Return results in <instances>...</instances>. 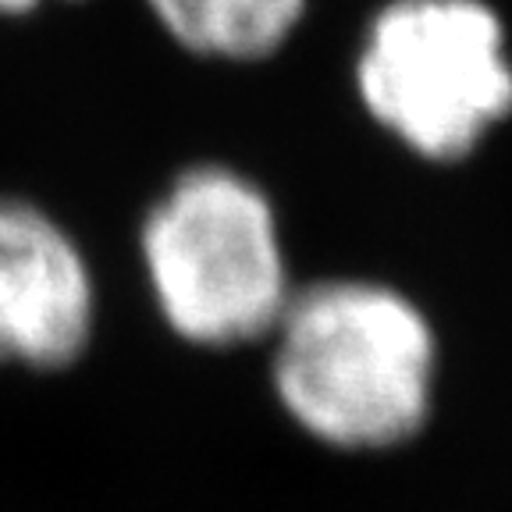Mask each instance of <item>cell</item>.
Returning <instances> with one entry per match:
<instances>
[{"mask_svg":"<svg viewBox=\"0 0 512 512\" xmlns=\"http://www.w3.org/2000/svg\"><path fill=\"white\" fill-rule=\"evenodd\" d=\"M274 331L278 399L313 438L388 448L424 427L434 331L395 288L324 281L288 299Z\"/></svg>","mask_w":512,"mask_h":512,"instance_id":"cell-1","label":"cell"},{"mask_svg":"<svg viewBox=\"0 0 512 512\" xmlns=\"http://www.w3.org/2000/svg\"><path fill=\"white\" fill-rule=\"evenodd\" d=\"M139 260L164 324L192 345L253 342L292 299L271 203L228 168L168 185L139 224Z\"/></svg>","mask_w":512,"mask_h":512,"instance_id":"cell-2","label":"cell"},{"mask_svg":"<svg viewBox=\"0 0 512 512\" xmlns=\"http://www.w3.org/2000/svg\"><path fill=\"white\" fill-rule=\"evenodd\" d=\"M367 111L427 160H459L512 111L502 22L480 0H395L356 64Z\"/></svg>","mask_w":512,"mask_h":512,"instance_id":"cell-3","label":"cell"},{"mask_svg":"<svg viewBox=\"0 0 512 512\" xmlns=\"http://www.w3.org/2000/svg\"><path fill=\"white\" fill-rule=\"evenodd\" d=\"M100 328V281L75 228L25 192H0V370L68 374Z\"/></svg>","mask_w":512,"mask_h":512,"instance_id":"cell-4","label":"cell"},{"mask_svg":"<svg viewBox=\"0 0 512 512\" xmlns=\"http://www.w3.org/2000/svg\"><path fill=\"white\" fill-rule=\"evenodd\" d=\"M185 50L256 61L288 40L306 0H146Z\"/></svg>","mask_w":512,"mask_h":512,"instance_id":"cell-5","label":"cell"},{"mask_svg":"<svg viewBox=\"0 0 512 512\" xmlns=\"http://www.w3.org/2000/svg\"><path fill=\"white\" fill-rule=\"evenodd\" d=\"M40 8V0H0V18H22Z\"/></svg>","mask_w":512,"mask_h":512,"instance_id":"cell-6","label":"cell"}]
</instances>
